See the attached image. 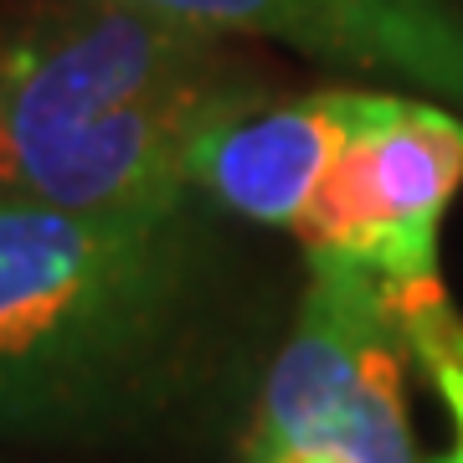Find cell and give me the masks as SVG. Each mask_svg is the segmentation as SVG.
<instances>
[{
  "mask_svg": "<svg viewBox=\"0 0 463 463\" xmlns=\"http://www.w3.org/2000/svg\"><path fill=\"white\" fill-rule=\"evenodd\" d=\"M191 298L181 222L83 216L0 191V432H67L165 376Z\"/></svg>",
  "mask_w": 463,
  "mask_h": 463,
  "instance_id": "6da1fadb",
  "label": "cell"
},
{
  "mask_svg": "<svg viewBox=\"0 0 463 463\" xmlns=\"http://www.w3.org/2000/svg\"><path fill=\"white\" fill-rule=\"evenodd\" d=\"M463 191V118L448 103L361 93V114L335 155L309 216L304 252H345L386 288L438 283V227Z\"/></svg>",
  "mask_w": 463,
  "mask_h": 463,
  "instance_id": "277c9868",
  "label": "cell"
},
{
  "mask_svg": "<svg viewBox=\"0 0 463 463\" xmlns=\"http://www.w3.org/2000/svg\"><path fill=\"white\" fill-rule=\"evenodd\" d=\"M242 72L232 36L124 0H47L0 26V191L118 109Z\"/></svg>",
  "mask_w": 463,
  "mask_h": 463,
  "instance_id": "7a4b0ae2",
  "label": "cell"
},
{
  "mask_svg": "<svg viewBox=\"0 0 463 463\" xmlns=\"http://www.w3.org/2000/svg\"><path fill=\"white\" fill-rule=\"evenodd\" d=\"M365 88H330L309 99H252L232 109L196 149L201 196L258 227L298 232L335 155L345 149Z\"/></svg>",
  "mask_w": 463,
  "mask_h": 463,
  "instance_id": "8992f818",
  "label": "cell"
},
{
  "mask_svg": "<svg viewBox=\"0 0 463 463\" xmlns=\"http://www.w3.org/2000/svg\"><path fill=\"white\" fill-rule=\"evenodd\" d=\"M392 304H397L402 340H407V350L417 355V365L432 376L448 417H453V432H458V443L448 448L438 463H463V319L448 309L443 283H432V288H407V294L392 288Z\"/></svg>",
  "mask_w": 463,
  "mask_h": 463,
  "instance_id": "52a82bcc",
  "label": "cell"
},
{
  "mask_svg": "<svg viewBox=\"0 0 463 463\" xmlns=\"http://www.w3.org/2000/svg\"><path fill=\"white\" fill-rule=\"evenodd\" d=\"M392 288L345 252H309L294 330L268 365L242 463H417Z\"/></svg>",
  "mask_w": 463,
  "mask_h": 463,
  "instance_id": "3957f363",
  "label": "cell"
},
{
  "mask_svg": "<svg viewBox=\"0 0 463 463\" xmlns=\"http://www.w3.org/2000/svg\"><path fill=\"white\" fill-rule=\"evenodd\" d=\"M216 36H258L463 109V0H124Z\"/></svg>",
  "mask_w": 463,
  "mask_h": 463,
  "instance_id": "5b68a950",
  "label": "cell"
}]
</instances>
